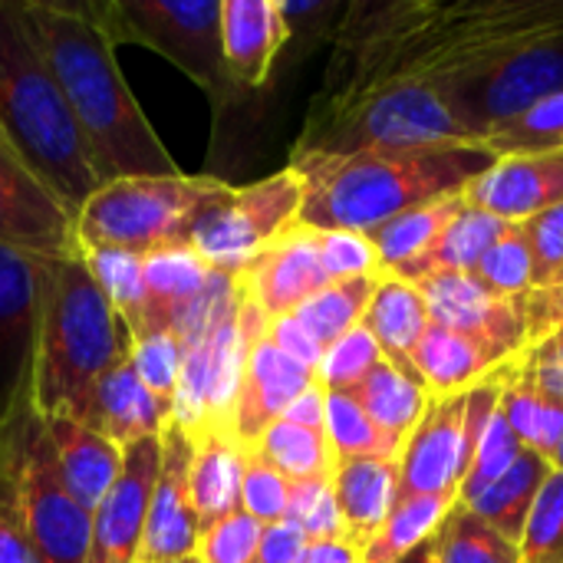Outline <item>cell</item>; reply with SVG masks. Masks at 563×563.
I'll use <instances>...</instances> for the list:
<instances>
[{
    "label": "cell",
    "instance_id": "obj_8",
    "mask_svg": "<svg viewBox=\"0 0 563 563\" xmlns=\"http://www.w3.org/2000/svg\"><path fill=\"white\" fill-rule=\"evenodd\" d=\"M13 426L23 518L33 558L36 563H86L92 515L66 488L43 419L33 412V406H23Z\"/></svg>",
    "mask_w": 563,
    "mask_h": 563
},
{
    "label": "cell",
    "instance_id": "obj_42",
    "mask_svg": "<svg viewBox=\"0 0 563 563\" xmlns=\"http://www.w3.org/2000/svg\"><path fill=\"white\" fill-rule=\"evenodd\" d=\"M528 449L521 445V439L511 432L508 419L501 416V406L492 419V426L485 429L472 462H468V472H465V482H462V492H459V505L472 501L475 495H482L485 488H492L498 478H505L525 455Z\"/></svg>",
    "mask_w": 563,
    "mask_h": 563
},
{
    "label": "cell",
    "instance_id": "obj_35",
    "mask_svg": "<svg viewBox=\"0 0 563 563\" xmlns=\"http://www.w3.org/2000/svg\"><path fill=\"white\" fill-rule=\"evenodd\" d=\"M257 455H264L287 482H310V478H330L336 468L330 439L323 432L303 429L297 422L277 419L261 442L254 445Z\"/></svg>",
    "mask_w": 563,
    "mask_h": 563
},
{
    "label": "cell",
    "instance_id": "obj_61",
    "mask_svg": "<svg viewBox=\"0 0 563 563\" xmlns=\"http://www.w3.org/2000/svg\"><path fill=\"white\" fill-rule=\"evenodd\" d=\"M558 330H561V333H563V323H561V327H558Z\"/></svg>",
    "mask_w": 563,
    "mask_h": 563
},
{
    "label": "cell",
    "instance_id": "obj_17",
    "mask_svg": "<svg viewBox=\"0 0 563 563\" xmlns=\"http://www.w3.org/2000/svg\"><path fill=\"white\" fill-rule=\"evenodd\" d=\"M228 274L211 271L195 247L158 251L145 257V300L132 336L175 333L185 336Z\"/></svg>",
    "mask_w": 563,
    "mask_h": 563
},
{
    "label": "cell",
    "instance_id": "obj_21",
    "mask_svg": "<svg viewBox=\"0 0 563 563\" xmlns=\"http://www.w3.org/2000/svg\"><path fill=\"white\" fill-rule=\"evenodd\" d=\"M132 350V346H129ZM82 422L115 442L122 452L142 439H162L172 426V402L158 399L132 369L129 353H122L89 393Z\"/></svg>",
    "mask_w": 563,
    "mask_h": 563
},
{
    "label": "cell",
    "instance_id": "obj_50",
    "mask_svg": "<svg viewBox=\"0 0 563 563\" xmlns=\"http://www.w3.org/2000/svg\"><path fill=\"white\" fill-rule=\"evenodd\" d=\"M534 261V290L551 287L563 277V205L521 224Z\"/></svg>",
    "mask_w": 563,
    "mask_h": 563
},
{
    "label": "cell",
    "instance_id": "obj_31",
    "mask_svg": "<svg viewBox=\"0 0 563 563\" xmlns=\"http://www.w3.org/2000/svg\"><path fill=\"white\" fill-rule=\"evenodd\" d=\"M356 399V406L393 439H399L406 445V439L412 435V429L422 422L426 406H429V393L412 383L409 376H402L393 363H379L353 393H346Z\"/></svg>",
    "mask_w": 563,
    "mask_h": 563
},
{
    "label": "cell",
    "instance_id": "obj_48",
    "mask_svg": "<svg viewBox=\"0 0 563 563\" xmlns=\"http://www.w3.org/2000/svg\"><path fill=\"white\" fill-rule=\"evenodd\" d=\"M264 531L267 525H261L247 511H234L201 531L195 558L201 563H251L261 548Z\"/></svg>",
    "mask_w": 563,
    "mask_h": 563
},
{
    "label": "cell",
    "instance_id": "obj_41",
    "mask_svg": "<svg viewBox=\"0 0 563 563\" xmlns=\"http://www.w3.org/2000/svg\"><path fill=\"white\" fill-rule=\"evenodd\" d=\"M284 521L300 528L310 544L346 541L343 515H340L336 492H333V475L330 478H310V482H290Z\"/></svg>",
    "mask_w": 563,
    "mask_h": 563
},
{
    "label": "cell",
    "instance_id": "obj_32",
    "mask_svg": "<svg viewBox=\"0 0 563 563\" xmlns=\"http://www.w3.org/2000/svg\"><path fill=\"white\" fill-rule=\"evenodd\" d=\"M462 208H465V195H455V198H442L435 205L416 208L409 214H399L389 224L376 228L369 238L376 244L383 274H399L406 264L422 257L439 241V234L459 218Z\"/></svg>",
    "mask_w": 563,
    "mask_h": 563
},
{
    "label": "cell",
    "instance_id": "obj_38",
    "mask_svg": "<svg viewBox=\"0 0 563 563\" xmlns=\"http://www.w3.org/2000/svg\"><path fill=\"white\" fill-rule=\"evenodd\" d=\"M79 254L119 320L132 330L145 300V257L115 247H79Z\"/></svg>",
    "mask_w": 563,
    "mask_h": 563
},
{
    "label": "cell",
    "instance_id": "obj_46",
    "mask_svg": "<svg viewBox=\"0 0 563 563\" xmlns=\"http://www.w3.org/2000/svg\"><path fill=\"white\" fill-rule=\"evenodd\" d=\"M129 363L135 376L165 402L175 399L181 366H185V343L175 333H152V336H132Z\"/></svg>",
    "mask_w": 563,
    "mask_h": 563
},
{
    "label": "cell",
    "instance_id": "obj_16",
    "mask_svg": "<svg viewBox=\"0 0 563 563\" xmlns=\"http://www.w3.org/2000/svg\"><path fill=\"white\" fill-rule=\"evenodd\" d=\"M191 459H195V439L172 422L162 432V472L152 492L139 563L195 558L201 525L191 505Z\"/></svg>",
    "mask_w": 563,
    "mask_h": 563
},
{
    "label": "cell",
    "instance_id": "obj_19",
    "mask_svg": "<svg viewBox=\"0 0 563 563\" xmlns=\"http://www.w3.org/2000/svg\"><path fill=\"white\" fill-rule=\"evenodd\" d=\"M465 205L508 224H525L563 205V148L498 158L465 188Z\"/></svg>",
    "mask_w": 563,
    "mask_h": 563
},
{
    "label": "cell",
    "instance_id": "obj_34",
    "mask_svg": "<svg viewBox=\"0 0 563 563\" xmlns=\"http://www.w3.org/2000/svg\"><path fill=\"white\" fill-rule=\"evenodd\" d=\"M376 290V277H353V280H340L330 284L327 290H320L313 300H307L297 313V323L320 343V350L327 353L336 340H343L350 330L363 327V317L369 310Z\"/></svg>",
    "mask_w": 563,
    "mask_h": 563
},
{
    "label": "cell",
    "instance_id": "obj_4",
    "mask_svg": "<svg viewBox=\"0 0 563 563\" xmlns=\"http://www.w3.org/2000/svg\"><path fill=\"white\" fill-rule=\"evenodd\" d=\"M0 135L73 214L102 188L23 0H0Z\"/></svg>",
    "mask_w": 563,
    "mask_h": 563
},
{
    "label": "cell",
    "instance_id": "obj_54",
    "mask_svg": "<svg viewBox=\"0 0 563 563\" xmlns=\"http://www.w3.org/2000/svg\"><path fill=\"white\" fill-rule=\"evenodd\" d=\"M267 340L277 346V350H284L290 360H297V363H303L307 369H313L317 373V366H320V360H323V350H320V343L297 323V317H280V320H271V327H267Z\"/></svg>",
    "mask_w": 563,
    "mask_h": 563
},
{
    "label": "cell",
    "instance_id": "obj_55",
    "mask_svg": "<svg viewBox=\"0 0 563 563\" xmlns=\"http://www.w3.org/2000/svg\"><path fill=\"white\" fill-rule=\"evenodd\" d=\"M310 541L290 521H277L264 531L261 548L251 563H303Z\"/></svg>",
    "mask_w": 563,
    "mask_h": 563
},
{
    "label": "cell",
    "instance_id": "obj_5",
    "mask_svg": "<svg viewBox=\"0 0 563 563\" xmlns=\"http://www.w3.org/2000/svg\"><path fill=\"white\" fill-rule=\"evenodd\" d=\"M129 346L132 330L99 290L82 254L46 261L30 383L33 412L82 422L89 393Z\"/></svg>",
    "mask_w": 563,
    "mask_h": 563
},
{
    "label": "cell",
    "instance_id": "obj_56",
    "mask_svg": "<svg viewBox=\"0 0 563 563\" xmlns=\"http://www.w3.org/2000/svg\"><path fill=\"white\" fill-rule=\"evenodd\" d=\"M284 419L327 435V389L313 379V383L290 402V409L284 412Z\"/></svg>",
    "mask_w": 563,
    "mask_h": 563
},
{
    "label": "cell",
    "instance_id": "obj_23",
    "mask_svg": "<svg viewBox=\"0 0 563 563\" xmlns=\"http://www.w3.org/2000/svg\"><path fill=\"white\" fill-rule=\"evenodd\" d=\"M43 429L53 445V459L66 488L92 515L115 488L125 452L115 442H109L102 432L76 419H43Z\"/></svg>",
    "mask_w": 563,
    "mask_h": 563
},
{
    "label": "cell",
    "instance_id": "obj_37",
    "mask_svg": "<svg viewBox=\"0 0 563 563\" xmlns=\"http://www.w3.org/2000/svg\"><path fill=\"white\" fill-rule=\"evenodd\" d=\"M439 563H521L515 541L488 528L475 511L455 505L435 534Z\"/></svg>",
    "mask_w": 563,
    "mask_h": 563
},
{
    "label": "cell",
    "instance_id": "obj_30",
    "mask_svg": "<svg viewBox=\"0 0 563 563\" xmlns=\"http://www.w3.org/2000/svg\"><path fill=\"white\" fill-rule=\"evenodd\" d=\"M548 475H551V462L538 452H525L521 462L505 478H498L492 488H485L482 495L465 501V508L475 511L488 528H495L508 541L521 544L525 525L531 518V508H534Z\"/></svg>",
    "mask_w": 563,
    "mask_h": 563
},
{
    "label": "cell",
    "instance_id": "obj_40",
    "mask_svg": "<svg viewBox=\"0 0 563 563\" xmlns=\"http://www.w3.org/2000/svg\"><path fill=\"white\" fill-rule=\"evenodd\" d=\"M13 419L0 422V563H36L26 538V518H23Z\"/></svg>",
    "mask_w": 563,
    "mask_h": 563
},
{
    "label": "cell",
    "instance_id": "obj_57",
    "mask_svg": "<svg viewBox=\"0 0 563 563\" xmlns=\"http://www.w3.org/2000/svg\"><path fill=\"white\" fill-rule=\"evenodd\" d=\"M303 563H363L350 541H317L307 548Z\"/></svg>",
    "mask_w": 563,
    "mask_h": 563
},
{
    "label": "cell",
    "instance_id": "obj_14",
    "mask_svg": "<svg viewBox=\"0 0 563 563\" xmlns=\"http://www.w3.org/2000/svg\"><path fill=\"white\" fill-rule=\"evenodd\" d=\"M158 472H162V439H142L125 449V462L115 488L92 511L86 563H139Z\"/></svg>",
    "mask_w": 563,
    "mask_h": 563
},
{
    "label": "cell",
    "instance_id": "obj_43",
    "mask_svg": "<svg viewBox=\"0 0 563 563\" xmlns=\"http://www.w3.org/2000/svg\"><path fill=\"white\" fill-rule=\"evenodd\" d=\"M521 563H563V472L551 468L521 534Z\"/></svg>",
    "mask_w": 563,
    "mask_h": 563
},
{
    "label": "cell",
    "instance_id": "obj_36",
    "mask_svg": "<svg viewBox=\"0 0 563 563\" xmlns=\"http://www.w3.org/2000/svg\"><path fill=\"white\" fill-rule=\"evenodd\" d=\"M327 439L336 462L402 455V442L383 432L346 393H327Z\"/></svg>",
    "mask_w": 563,
    "mask_h": 563
},
{
    "label": "cell",
    "instance_id": "obj_9",
    "mask_svg": "<svg viewBox=\"0 0 563 563\" xmlns=\"http://www.w3.org/2000/svg\"><path fill=\"white\" fill-rule=\"evenodd\" d=\"M303 208V178L297 168L274 172L244 188H231V195L208 211L198 224L191 247L198 257L228 277H241V271L290 224L300 221Z\"/></svg>",
    "mask_w": 563,
    "mask_h": 563
},
{
    "label": "cell",
    "instance_id": "obj_24",
    "mask_svg": "<svg viewBox=\"0 0 563 563\" xmlns=\"http://www.w3.org/2000/svg\"><path fill=\"white\" fill-rule=\"evenodd\" d=\"M363 327L379 343L383 360L393 363L412 383H419V373L412 366V353L422 343L426 330L432 327V317H429V307H426L419 284L406 280L399 274H379L369 310L363 317Z\"/></svg>",
    "mask_w": 563,
    "mask_h": 563
},
{
    "label": "cell",
    "instance_id": "obj_26",
    "mask_svg": "<svg viewBox=\"0 0 563 563\" xmlns=\"http://www.w3.org/2000/svg\"><path fill=\"white\" fill-rule=\"evenodd\" d=\"M412 366L429 396H455L505 366V360L478 340L432 323L412 353Z\"/></svg>",
    "mask_w": 563,
    "mask_h": 563
},
{
    "label": "cell",
    "instance_id": "obj_1",
    "mask_svg": "<svg viewBox=\"0 0 563 563\" xmlns=\"http://www.w3.org/2000/svg\"><path fill=\"white\" fill-rule=\"evenodd\" d=\"M563 36V0L353 3L317 99L412 89L445 99L472 129L475 89L515 53Z\"/></svg>",
    "mask_w": 563,
    "mask_h": 563
},
{
    "label": "cell",
    "instance_id": "obj_52",
    "mask_svg": "<svg viewBox=\"0 0 563 563\" xmlns=\"http://www.w3.org/2000/svg\"><path fill=\"white\" fill-rule=\"evenodd\" d=\"M525 363L531 369V376L538 379V386L563 402V333L554 330L551 336H544L541 343H531L525 350Z\"/></svg>",
    "mask_w": 563,
    "mask_h": 563
},
{
    "label": "cell",
    "instance_id": "obj_12",
    "mask_svg": "<svg viewBox=\"0 0 563 563\" xmlns=\"http://www.w3.org/2000/svg\"><path fill=\"white\" fill-rule=\"evenodd\" d=\"M435 327L478 340L505 363L528 350L525 300L498 297L475 274H432L416 280Z\"/></svg>",
    "mask_w": 563,
    "mask_h": 563
},
{
    "label": "cell",
    "instance_id": "obj_27",
    "mask_svg": "<svg viewBox=\"0 0 563 563\" xmlns=\"http://www.w3.org/2000/svg\"><path fill=\"white\" fill-rule=\"evenodd\" d=\"M515 224H508V221H501L495 214H485V211L465 205L459 211V218L439 234V241L422 257H416L412 264H406L399 271V277L422 280V277H432V274H475L478 264L485 261V254Z\"/></svg>",
    "mask_w": 563,
    "mask_h": 563
},
{
    "label": "cell",
    "instance_id": "obj_51",
    "mask_svg": "<svg viewBox=\"0 0 563 563\" xmlns=\"http://www.w3.org/2000/svg\"><path fill=\"white\" fill-rule=\"evenodd\" d=\"M280 13H284V23L290 30V40H297V36L317 40L327 33L333 16L346 13V3H336V0H280Z\"/></svg>",
    "mask_w": 563,
    "mask_h": 563
},
{
    "label": "cell",
    "instance_id": "obj_20",
    "mask_svg": "<svg viewBox=\"0 0 563 563\" xmlns=\"http://www.w3.org/2000/svg\"><path fill=\"white\" fill-rule=\"evenodd\" d=\"M317 379L313 369H307L303 363L290 360L284 350H277L267 336L251 350L247 366H244V379H241V393L234 402V416H231V439L241 449H254L261 442V435L284 419V412L290 409V402Z\"/></svg>",
    "mask_w": 563,
    "mask_h": 563
},
{
    "label": "cell",
    "instance_id": "obj_29",
    "mask_svg": "<svg viewBox=\"0 0 563 563\" xmlns=\"http://www.w3.org/2000/svg\"><path fill=\"white\" fill-rule=\"evenodd\" d=\"M501 416L508 419L511 432L521 439L528 452L554 459L558 445L563 442V402L551 399L538 379L531 376L525 353L511 363V373L505 379L501 393Z\"/></svg>",
    "mask_w": 563,
    "mask_h": 563
},
{
    "label": "cell",
    "instance_id": "obj_2",
    "mask_svg": "<svg viewBox=\"0 0 563 563\" xmlns=\"http://www.w3.org/2000/svg\"><path fill=\"white\" fill-rule=\"evenodd\" d=\"M33 36L66 96L102 185L119 178L181 175L129 82L115 66V46L86 3L23 0Z\"/></svg>",
    "mask_w": 563,
    "mask_h": 563
},
{
    "label": "cell",
    "instance_id": "obj_13",
    "mask_svg": "<svg viewBox=\"0 0 563 563\" xmlns=\"http://www.w3.org/2000/svg\"><path fill=\"white\" fill-rule=\"evenodd\" d=\"M468 389L455 396H429L422 422L399 455V498H449L459 501L468 472L465 439Z\"/></svg>",
    "mask_w": 563,
    "mask_h": 563
},
{
    "label": "cell",
    "instance_id": "obj_45",
    "mask_svg": "<svg viewBox=\"0 0 563 563\" xmlns=\"http://www.w3.org/2000/svg\"><path fill=\"white\" fill-rule=\"evenodd\" d=\"M379 363H383L379 343L366 327H356L323 353L317 366V383L327 393H353Z\"/></svg>",
    "mask_w": 563,
    "mask_h": 563
},
{
    "label": "cell",
    "instance_id": "obj_59",
    "mask_svg": "<svg viewBox=\"0 0 563 563\" xmlns=\"http://www.w3.org/2000/svg\"><path fill=\"white\" fill-rule=\"evenodd\" d=\"M551 468H558V472H563V442H561V445H558L554 459H551Z\"/></svg>",
    "mask_w": 563,
    "mask_h": 563
},
{
    "label": "cell",
    "instance_id": "obj_44",
    "mask_svg": "<svg viewBox=\"0 0 563 563\" xmlns=\"http://www.w3.org/2000/svg\"><path fill=\"white\" fill-rule=\"evenodd\" d=\"M475 277L492 287L498 297L508 300H525L534 290V261H531V247L525 241V228L515 224L478 264Z\"/></svg>",
    "mask_w": 563,
    "mask_h": 563
},
{
    "label": "cell",
    "instance_id": "obj_58",
    "mask_svg": "<svg viewBox=\"0 0 563 563\" xmlns=\"http://www.w3.org/2000/svg\"><path fill=\"white\" fill-rule=\"evenodd\" d=\"M396 563H439V551H435V538L432 541H426L422 548H416L412 554H406L402 561Z\"/></svg>",
    "mask_w": 563,
    "mask_h": 563
},
{
    "label": "cell",
    "instance_id": "obj_39",
    "mask_svg": "<svg viewBox=\"0 0 563 563\" xmlns=\"http://www.w3.org/2000/svg\"><path fill=\"white\" fill-rule=\"evenodd\" d=\"M495 158L511 155H544L563 148V92L531 106L482 142Z\"/></svg>",
    "mask_w": 563,
    "mask_h": 563
},
{
    "label": "cell",
    "instance_id": "obj_18",
    "mask_svg": "<svg viewBox=\"0 0 563 563\" xmlns=\"http://www.w3.org/2000/svg\"><path fill=\"white\" fill-rule=\"evenodd\" d=\"M558 92H563V36L508 56L472 96V125L478 142Z\"/></svg>",
    "mask_w": 563,
    "mask_h": 563
},
{
    "label": "cell",
    "instance_id": "obj_47",
    "mask_svg": "<svg viewBox=\"0 0 563 563\" xmlns=\"http://www.w3.org/2000/svg\"><path fill=\"white\" fill-rule=\"evenodd\" d=\"M290 482L254 449H244V475H241V511L257 518L261 525H277L287 515Z\"/></svg>",
    "mask_w": 563,
    "mask_h": 563
},
{
    "label": "cell",
    "instance_id": "obj_22",
    "mask_svg": "<svg viewBox=\"0 0 563 563\" xmlns=\"http://www.w3.org/2000/svg\"><path fill=\"white\" fill-rule=\"evenodd\" d=\"M221 40L234 86L241 92L261 89L290 43L280 0H221Z\"/></svg>",
    "mask_w": 563,
    "mask_h": 563
},
{
    "label": "cell",
    "instance_id": "obj_60",
    "mask_svg": "<svg viewBox=\"0 0 563 563\" xmlns=\"http://www.w3.org/2000/svg\"><path fill=\"white\" fill-rule=\"evenodd\" d=\"M165 563H201L198 558H185V561H165Z\"/></svg>",
    "mask_w": 563,
    "mask_h": 563
},
{
    "label": "cell",
    "instance_id": "obj_6",
    "mask_svg": "<svg viewBox=\"0 0 563 563\" xmlns=\"http://www.w3.org/2000/svg\"><path fill=\"white\" fill-rule=\"evenodd\" d=\"M231 188L208 175L109 181L76 214L79 247H115L139 257L191 247L198 224Z\"/></svg>",
    "mask_w": 563,
    "mask_h": 563
},
{
    "label": "cell",
    "instance_id": "obj_25",
    "mask_svg": "<svg viewBox=\"0 0 563 563\" xmlns=\"http://www.w3.org/2000/svg\"><path fill=\"white\" fill-rule=\"evenodd\" d=\"M333 492L343 515L346 541L363 551L399 501V459L336 462Z\"/></svg>",
    "mask_w": 563,
    "mask_h": 563
},
{
    "label": "cell",
    "instance_id": "obj_10",
    "mask_svg": "<svg viewBox=\"0 0 563 563\" xmlns=\"http://www.w3.org/2000/svg\"><path fill=\"white\" fill-rule=\"evenodd\" d=\"M46 261L0 247V422L30 406Z\"/></svg>",
    "mask_w": 563,
    "mask_h": 563
},
{
    "label": "cell",
    "instance_id": "obj_11",
    "mask_svg": "<svg viewBox=\"0 0 563 563\" xmlns=\"http://www.w3.org/2000/svg\"><path fill=\"white\" fill-rule=\"evenodd\" d=\"M0 247L63 261L79 254L76 214L23 165L0 135Z\"/></svg>",
    "mask_w": 563,
    "mask_h": 563
},
{
    "label": "cell",
    "instance_id": "obj_49",
    "mask_svg": "<svg viewBox=\"0 0 563 563\" xmlns=\"http://www.w3.org/2000/svg\"><path fill=\"white\" fill-rule=\"evenodd\" d=\"M320 261L330 284L383 274L373 238L360 231H320Z\"/></svg>",
    "mask_w": 563,
    "mask_h": 563
},
{
    "label": "cell",
    "instance_id": "obj_33",
    "mask_svg": "<svg viewBox=\"0 0 563 563\" xmlns=\"http://www.w3.org/2000/svg\"><path fill=\"white\" fill-rule=\"evenodd\" d=\"M459 501L449 498H399L376 538L360 551L363 563H396L426 541H432Z\"/></svg>",
    "mask_w": 563,
    "mask_h": 563
},
{
    "label": "cell",
    "instance_id": "obj_15",
    "mask_svg": "<svg viewBox=\"0 0 563 563\" xmlns=\"http://www.w3.org/2000/svg\"><path fill=\"white\" fill-rule=\"evenodd\" d=\"M238 284L267 320L297 313L307 300L330 287L320 261V231L300 221L290 224L241 271Z\"/></svg>",
    "mask_w": 563,
    "mask_h": 563
},
{
    "label": "cell",
    "instance_id": "obj_53",
    "mask_svg": "<svg viewBox=\"0 0 563 563\" xmlns=\"http://www.w3.org/2000/svg\"><path fill=\"white\" fill-rule=\"evenodd\" d=\"M528 310V346L541 343L563 323V277L551 287H538L525 300Z\"/></svg>",
    "mask_w": 563,
    "mask_h": 563
},
{
    "label": "cell",
    "instance_id": "obj_28",
    "mask_svg": "<svg viewBox=\"0 0 563 563\" xmlns=\"http://www.w3.org/2000/svg\"><path fill=\"white\" fill-rule=\"evenodd\" d=\"M244 449L231 435H205L191 459V505L201 531L241 511Z\"/></svg>",
    "mask_w": 563,
    "mask_h": 563
},
{
    "label": "cell",
    "instance_id": "obj_7",
    "mask_svg": "<svg viewBox=\"0 0 563 563\" xmlns=\"http://www.w3.org/2000/svg\"><path fill=\"white\" fill-rule=\"evenodd\" d=\"M86 7L112 46L139 43L162 53L218 106L241 96L224 63L221 0H89Z\"/></svg>",
    "mask_w": 563,
    "mask_h": 563
},
{
    "label": "cell",
    "instance_id": "obj_3",
    "mask_svg": "<svg viewBox=\"0 0 563 563\" xmlns=\"http://www.w3.org/2000/svg\"><path fill=\"white\" fill-rule=\"evenodd\" d=\"M495 162L498 158L482 142H452L353 155L294 152L290 168L303 178L300 224L373 234L399 214L465 195Z\"/></svg>",
    "mask_w": 563,
    "mask_h": 563
}]
</instances>
